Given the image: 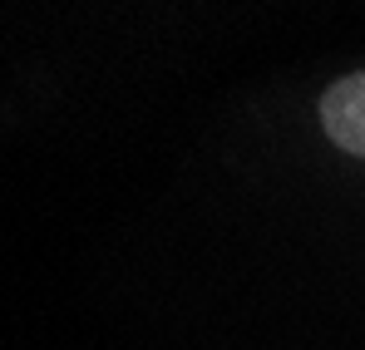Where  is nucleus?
I'll use <instances>...</instances> for the list:
<instances>
[{"label":"nucleus","mask_w":365,"mask_h":350,"mask_svg":"<svg viewBox=\"0 0 365 350\" xmlns=\"http://www.w3.org/2000/svg\"><path fill=\"white\" fill-rule=\"evenodd\" d=\"M316 118H321V133L331 138V148L365 163V69L331 79L316 99Z\"/></svg>","instance_id":"obj_1"}]
</instances>
